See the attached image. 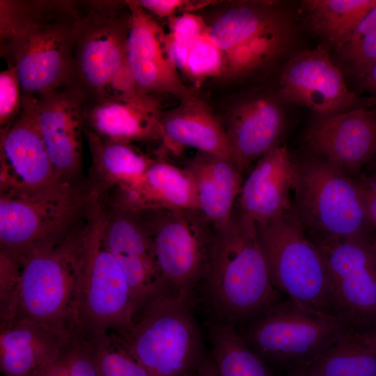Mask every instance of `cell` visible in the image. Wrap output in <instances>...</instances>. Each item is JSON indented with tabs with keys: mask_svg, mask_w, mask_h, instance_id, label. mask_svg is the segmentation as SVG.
I'll list each match as a JSON object with an SVG mask.
<instances>
[{
	"mask_svg": "<svg viewBox=\"0 0 376 376\" xmlns=\"http://www.w3.org/2000/svg\"><path fill=\"white\" fill-rule=\"evenodd\" d=\"M361 191L369 219L376 226V174L357 180Z\"/></svg>",
	"mask_w": 376,
	"mask_h": 376,
	"instance_id": "cell-38",
	"label": "cell"
},
{
	"mask_svg": "<svg viewBox=\"0 0 376 376\" xmlns=\"http://www.w3.org/2000/svg\"><path fill=\"white\" fill-rule=\"evenodd\" d=\"M22 105V89L15 68L8 66L0 73V125L7 127L17 116Z\"/></svg>",
	"mask_w": 376,
	"mask_h": 376,
	"instance_id": "cell-36",
	"label": "cell"
},
{
	"mask_svg": "<svg viewBox=\"0 0 376 376\" xmlns=\"http://www.w3.org/2000/svg\"><path fill=\"white\" fill-rule=\"evenodd\" d=\"M207 34L222 52L224 75H249L281 57L295 39L290 15L272 2L238 3L219 15Z\"/></svg>",
	"mask_w": 376,
	"mask_h": 376,
	"instance_id": "cell-10",
	"label": "cell"
},
{
	"mask_svg": "<svg viewBox=\"0 0 376 376\" xmlns=\"http://www.w3.org/2000/svg\"><path fill=\"white\" fill-rule=\"evenodd\" d=\"M79 6L67 85L79 91L86 104L139 92L127 63L130 13L126 1H84Z\"/></svg>",
	"mask_w": 376,
	"mask_h": 376,
	"instance_id": "cell-4",
	"label": "cell"
},
{
	"mask_svg": "<svg viewBox=\"0 0 376 376\" xmlns=\"http://www.w3.org/2000/svg\"><path fill=\"white\" fill-rule=\"evenodd\" d=\"M125 1L130 13L126 58L138 91L155 96L170 94L180 100L194 97L169 56L163 27L136 1Z\"/></svg>",
	"mask_w": 376,
	"mask_h": 376,
	"instance_id": "cell-16",
	"label": "cell"
},
{
	"mask_svg": "<svg viewBox=\"0 0 376 376\" xmlns=\"http://www.w3.org/2000/svg\"><path fill=\"white\" fill-rule=\"evenodd\" d=\"M191 306L173 295L159 297L130 326L109 334L150 376H185L207 354Z\"/></svg>",
	"mask_w": 376,
	"mask_h": 376,
	"instance_id": "cell-7",
	"label": "cell"
},
{
	"mask_svg": "<svg viewBox=\"0 0 376 376\" xmlns=\"http://www.w3.org/2000/svg\"><path fill=\"white\" fill-rule=\"evenodd\" d=\"M160 141L164 148L178 154L185 147L199 152L233 159L224 126L198 98L180 100L175 108L162 111Z\"/></svg>",
	"mask_w": 376,
	"mask_h": 376,
	"instance_id": "cell-25",
	"label": "cell"
},
{
	"mask_svg": "<svg viewBox=\"0 0 376 376\" xmlns=\"http://www.w3.org/2000/svg\"><path fill=\"white\" fill-rule=\"evenodd\" d=\"M224 54L210 39L207 29L189 50L183 73L199 85L207 78L224 75Z\"/></svg>",
	"mask_w": 376,
	"mask_h": 376,
	"instance_id": "cell-33",
	"label": "cell"
},
{
	"mask_svg": "<svg viewBox=\"0 0 376 376\" xmlns=\"http://www.w3.org/2000/svg\"><path fill=\"white\" fill-rule=\"evenodd\" d=\"M34 98L40 131L57 179L79 182L85 131L84 96L65 85Z\"/></svg>",
	"mask_w": 376,
	"mask_h": 376,
	"instance_id": "cell-17",
	"label": "cell"
},
{
	"mask_svg": "<svg viewBox=\"0 0 376 376\" xmlns=\"http://www.w3.org/2000/svg\"><path fill=\"white\" fill-rule=\"evenodd\" d=\"M296 162L285 146H276L256 163L242 182L237 205L257 226L295 211Z\"/></svg>",
	"mask_w": 376,
	"mask_h": 376,
	"instance_id": "cell-20",
	"label": "cell"
},
{
	"mask_svg": "<svg viewBox=\"0 0 376 376\" xmlns=\"http://www.w3.org/2000/svg\"><path fill=\"white\" fill-rule=\"evenodd\" d=\"M0 192V251L10 253L65 237L99 199L91 187L64 180L32 191Z\"/></svg>",
	"mask_w": 376,
	"mask_h": 376,
	"instance_id": "cell-6",
	"label": "cell"
},
{
	"mask_svg": "<svg viewBox=\"0 0 376 376\" xmlns=\"http://www.w3.org/2000/svg\"><path fill=\"white\" fill-rule=\"evenodd\" d=\"M210 352L219 376H272V369L245 343L233 325L208 324Z\"/></svg>",
	"mask_w": 376,
	"mask_h": 376,
	"instance_id": "cell-29",
	"label": "cell"
},
{
	"mask_svg": "<svg viewBox=\"0 0 376 376\" xmlns=\"http://www.w3.org/2000/svg\"><path fill=\"white\" fill-rule=\"evenodd\" d=\"M89 145L94 182L91 186L101 198L111 187L138 181L155 161L130 142L107 139L84 131Z\"/></svg>",
	"mask_w": 376,
	"mask_h": 376,
	"instance_id": "cell-27",
	"label": "cell"
},
{
	"mask_svg": "<svg viewBox=\"0 0 376 376\" xmlns=\"http://www.w3.org/2000/svg\"><path fill=\"white\" fill-rule=\"evenodd\" d=\"M285 125L283 107L271 95L250 97L233 109L224 128L233 159L242 173L251 163L278 146Z\"/></svg>",
	"mask_w": 376,
	"mask_h": 376,
	"instance_id": "cell-22",
	"label": "cell"
},
{
	"mask_svg": "<svg viewBox=\"0 0 376 376\" xmlns=\"http://www.w3.org/2000/svg\"><path fill=\"white\" fill-rule=\"evenodd\" d=\"M237 329L272 370L285 374L310 366L346 336L359 334L346 320L288 297Z\"/></svg>",
	"mask_w": 376,
	"mask_h": 376,
	"instance_id": "cell-5",
	"label": "cell"
},
{
	"mask_svg": "<svg viewBox=\"0 0 376 376\" xmlns=\"http://www.w3.org/2000/svg\"><path fill=\"white\" fill-rule=\"evenodd\" d=\"M73 335L28 319L1 328L0 368L3 376H33L59 361Z\"/></svg>",
	"mask_w": 376,
	"mask_h": 376,
	"instance_id": "cell-21",
	"label": "cell"
},
{
	"mask_svg": "<svg viewBox=\"0 0 376 376\" xmlns=\"http://www.w3.org/2000/svg\"><path fill=\"white\" fill-rule=\"evenodd\" d=\"M256 227L274 288L306 308L343 318L321 253L295 212Z\"/></svg>",
	"mask_w": 376,
	"mask_h": 376,
	"instance_id": "cell-8",
	"label": "cell"
},
{
	"mask_svg": "<svg viewBox=\"0 0 376 376\" xmlns=\"http://www.w3.org/2000/svg\"><path fill=\"white\" fill-rule=\"evenodd\" d=\"M162 113L157 96L137 92L86 104L85 130L107 139L130 143L160 141Z\"/></svg>",
	"mask_w": 376,
	"mask_h": 376,
	"instance_id": "cell-23",
	"label": "cell"
},
{
	"mask_svg": "<svg viewBox=\"0 0 376 376\" xmlns=\"http://www.w3.org/2000/svg\"><path fill=\"white\" fill-rule=\"evenodd\" d=\"M134 315L130 288L107 246L104 207L97 201L84 233L76 330L117 332L132 324Z\"/></svg>",
	"mask_w": 376,
	"mask_h": 376,
	"instance_id": "cell-11",
	"label": "cell"
},
{
	"mask_svg": "<svg viewBox=\"0 0 376 376\" xmlns=\"http://www.w3.org/2000/svg\"><path fill=\"white\" fill-rule=\"evenodd\" d=\"M353 75L361 79L376 62V26L354 45L339 50Z\"/></svg>",
	"mask_w": 376,
	"mask_h": 376,
	"instance_id": "cell-35",
	"label": "cell"
},
{
	"mask_svg": "<svg viewBox=\"0 0 376 376\" xmlns=\"http://www.w3.org/2000/svg\"><path fill=\"white\" fill-rule=\"evenodd\" d=\"M149 236L171 295L191 302L211 263L217 230L198 209L134 212Z\"/></svg>",
	"mask_w": 376,
	"mask_h": 376,
	"instance_id": "cell-9",
	"label": "cell"
},
{
	"mask_svg": "<svg viewBox=\"0 0 376 376\" xmlns=\"http://www.w3.org/2000/svg\"><path fill=\"white\" fill-rule=\"evenodd\" d=\"M296 166L295 212L303 226L318 239L367 236L371 222L357 180L317 156L297 162Z\"/></svg>",
	"mask_w": 376,
	"mask_h": 376,
	"instance_id": "cell-12",
	"label": "cell"
},
{
	"mask_svg": "<svg viewBox=\"0 0 376 376\" xmlns=\"http://www.w3.org/2000/svg\"><path fill=\"white\" fill-rule=\"evenodd\" d=\"M207 29V25L203 18L191 13L169 18L166 46L169 56L178 70L183 72L189 50Z\"/></svg>",
	"mask_w": 376,
	"mask_h": 376,
	"instance_id": "cell-32",
	"label": "cell"
},
{
	"mask_svg": "<svg viewBox=\"0 0 376 376\" xmlns=\"http://www.w3.org/2000/svg\"><path fill=\"white\" fill-rule=\"evenodd\" d=\"M341 314L362 334H376V240L318 239Z\"/></svg>",
	"mask_w": 376,
	"mask_h": 376,
	"instance_id": "cell-13",
	"label": "cell"
},
{
	"mask_svg": "<svg viewBox=\"0 0 376 376\" xmlns=\"http://www.w3.org/2000/svg\"><path fill=\"white\" fill-rule=\"evenodd\" d=\"M376 0H308L303 3L309 29L339 51Z\"/></svg>",
	"mask_w": 376,
	"mask_h": 376,
	"instance_id": "cell-28",
	"label": "cell"
},
{
	"mask_svg": "<svg viewBox=\"0 0 376 376\" xmlns=\"http://www.w3.org/2000/svg\"><path fill=\"white\" fill-rule=\"evenodd\" d=\"M88 218L57 242L18 253L0 251L10 259L17 283L1 328L28 319L74 334Z\"/></svg>",
	"mask_w": 376,
	"mask_h": 376,
	"instance_id": "cell-3",
	"label": "cell"
},
{
	"mask_svg": "<svg viewBox=\"0 0 376 376\" xmlns=\"http://www.w3.org/2000/svg\"><path fill=\"white\" fill-rule=\"evenodd\" d=\"M185 376H219L215 363L210 354L195 366Z\"/></svg>",
	"mask_w": 376,
	"mask_h": 376,
	"instance_id": "cell-39",
	"label": "cell"
},
{
	"mask_svg": "<svg viewBox=\"0 0 376 376\" xmlns=\"http://www.w3.org/2000/svg\"><path fill=\"white\" fill-rule=\"evenodd\" d=\"M136 3L152 15L171 18L178 13H190L212 3V1L139 0Z\"/></svg>",
	"mask_w": 376,
	"mask_h": 376,
	"instance_id": "cell-37",
	"label": "cell"
},
{
	"mask_svg": "<svg viewBox=\"0 0 376 376\" xmlns=\"http://www.w3.org/2000/svg\"><path fill=\"white\" fill-rule=\"evenodd\" d=\"M110 207L131 212L198 209V201L188 172L164 159H155L138 181L116 187Z\"/></svg>",
	"mask_w": 376,
	"mask_h": 376,
	"instance_id": "cell-24",
	"label": "cell"
},
{
	"mask_svg": "<svg viewBox=\"0 0 376 376\" xmlns=\"http://www.w3.org/2000/svg\"><path fill=\"white\" fill-rule=\"evenodd\" d=\"M107 246L129 283L134 315L151 301L171 295L159 269L149 236L131 212L104 207Z\"/></svg>",
	"mask_w": 376,
	"mask_h": 376,
	"instance_id": "cell-18",
	"label": "cell"
},
{
	"mask_svg": "<svg viewBox=\"0 0 376 376\" xmlns=\"http://www.w3.org/2000/svg\"><path fill=\"white\" fill-rule=\"evenodd\" d=\"M362 80L368 88L376 93V62L370 67Z\"/></svg>",
	"mask_w": 376,
	"mask_h": 376,
	"instance_id": "cell-40",
	"label": "cell"
},
{
	"mask_svg": "<svg viewBox=\"0 0 376 376\" xmlns=\"http://www.w3.org/2000/svg\"><path fill=\"white\" fill-rule=\"evenodd\" d=\"M58 180L40 131L35 98L22 96L19 112L1 130L0 191H32Z\"/></svg>",
	"mask_w": 376,
	"mask_h": 376,
	"instance_id": "cell-15",
	"label": "cell"
},
{
	"mask_svg": "<svg viewBox=\"0 0 376 376\" xmlns=\"http://www.w3.org/2000/svg\"><path fill=\"white\" fill-rule=\"evenodd\" d=\"M79 18L77 1H0L1 56L16 70L22 96L68 84Z\"/></svg>",
	"mask_w": 376,
	"mask_h": 376,
	"instance_id": "cell-1",
	"label": "cell"
},
{
	"mask_svg": "<svg viewBox=\"0 0 376 376\" xmlns=\"http://www.w3.org/2000/svg\"><path fill=\"white\" fill-rule=\"evenodd\" d=\"M305 368L320 376H376V334L347 335Z\"/></svg>",
	"mask_w": 376,
	"mask_h": 376,
	"instance_id": "cell-30",
	"label": "cell"
},
{
	"mask_svg": "<svg viewBox=\"0 0 376 376\" xmlns=\"http://www.w3.org/2000/svg\"><path fill=\"white\" fill-rule=\"evenodd\" d=\"M185 169L195 186L198 209L217 231L229 222L242 185V173L231 159L198 152Z\"/></svg>",
	"mask_w": 376,
	"mask_h": 376,
	"instance_id": "cell-26",
	"label": "cell"
},
{
	"mask_svg": "<svg viewBox=\"0 0 376 376\" xmlns=\"http://www.w3.org/2000/svg\"><path fill=\"white\" fill-rule=\"evenodd\" d=\"M44 376H99V374L85 341L80 335L75 333L66 357Z\"/></svg>",
	"mask_w": 376,
	"mask_h": 376,
	"instance_id": "cell-34",
	"label": "cell"
},
{
	"mask_svg": "<svg viewBox=\"0 0 376 376\" xmlns=\"http://www.w3.org/2000/svg\"><path fill=\"white\" fill-rule=\"evenodd\" d=\"M283 100L310 109L316 117H327L360 107L340 70L323 45L294 54L279 79Z\"/></svg>",
	"mask_w": 376,
	"mask_h": 376,
	"instance_id": "cell-14",
	"label": "cell"
},
{
	"mask_svg": "<svg viewBox=\"0 0 376 376\" xmlns=\"http://www.w3.org/2000/svg\"><path fill=\"white\" fill-rule=\"evenodd\" d=\"M85 341L99 376H150L108 332L77 330Z\"/></svg>",
	"mask_w": 376,
	"mask_h": 376,
	"instance_id": "cell-31",
	"label": "cell"
},
{
	"mask_svg": "<svg viewBox=\"0 0 376 376\" xmlns=\"http://www.w3.org/2000/svg\"><path fill=\"white\" fill-rule=\"evenodd\" d=\"M198 286L211 320L236 329L285 299L270 281L256 223L236 204L228 224L217 231L211 263Z\"/></svg>",
	"mask_w": 376,
	"mask_h": 376,
	"instance_id": "cell-2",
	"label": "cell"
},
{
	"mask_svg": "<svg viewBox=\"0 0 376 376\" xmlns=\"http://www.w3.org/2000/svg\"><path fill=\"white\" fill-rule=\"evenodd\" d=\"M306 141L317 157L353 178L376 157V113L360 107L316 117Z\"/></svg>",
	"mask_w": 376,
	"mask_h": 376,
	"instance_id": "cell-19",
	"label": "cell"
}]
</instances>
